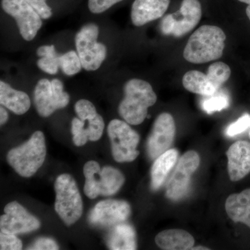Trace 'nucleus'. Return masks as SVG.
<instances>
[{
  "instance_id": "obj_1",
  "label": "nucleus",
  "mask_w": 250,
  "mask_h": 250,
  "mask_svg": "<svg viewBox=\"0 0 250 250\" xmlns=\"http://www.w3.org/2000/svg\"><path fill=\"white\" fill-rule=\"evenodd\" d=\"M226 35L216 26L203 25L189 38L184 58L195 64L205 63L220 59L225 47Z\"/></svg>"
},
{
  "instance_id": "obj_2",
  "label": "nucleus",
  "mask_w": 250,
  "mask_h": 250,
  "mask_svg": "<svg viewBox=\"0 0 250 250\" xmlns=\"http://www.w3.org/2000/svg\"><path fill=\"white\" fill-rule=\"evenodd\" d=\"M124 92L125 98L118 107L120 116L128 124H141L147 117L148 108L157 100L152 85L146 81L133 79L125 83Z\"/></svg>"
},
{
  "instance_id": "obj_3",
  "label": "nucleus",
  "mask_w": 250,
  "mask_h": 250,
  "mask_svg": "<svg viewBox=\"0 0 250 250\" xmlns=\"http://www.w3.org/2000/svg\"><path fill=\"white\" fill-rule=\"evenodd\" d=\"M46 153L45 136L42 131H37L27 142L11 149L6 159L20 176L31 177L43 164Z\"/></svg>"
},
{
  "instance_id": "obj_4",
  "label": "nucleus",
  "mask_w": 250,
  "mask_h": 250,
  "mask_svg": "<svg viewBox=\"0 0 250 250\" xmlns=\"http://www.w3.org/2000/svg\"><path fill=\"white\" fill-rule=\"evenodd\" d=\"M83 174L85 178L83 192L90 199H95L99 195H114L125 182L121 171L111 166H104L101 168L100 164L95 161H88L85 164Z\"/></svg>"
},
{
  "instance_id": "obj_5",
  "label": "nucleus",
  "mask_w": 250,
  "mask_h": 250,
  "mask_svg": "<svg viewBox=\"0 0 250 250\" xmlns=\"http://www.w3.org/2000/svg\"><path fill=\"white\" fill-rule=\"evenodd\" d=\"M54 208L67 226L77 223L83 213V202L76 182L71 175H59L54 183Z\"/></svg>"
},
{
  "instance_id": "obj_6",
  "label": "nucleus",
  "mask_w": 250,
  "mask_h": 250,
  "mask_svg": "<svg viewBox=\"0 0 250 250\" xmlns=\"http://www.w3.org/2000/svg\"><path fill=\"white\" fill-rule=\"evenodd\" d=\"M107 132L111 143L112 154L116 162H132L139 156V135L126 122L113 120L108 125Z\"/></svg>"
},
{
  "instance_id": "obj_7",
  "label": "nucleus",
  "mask_w": 250,
  "mask_h": 250,
  "mask_svg": "<svg viewBox=\"0 0 250 250\" xmlns=\"http://www.w3.org/2000/svg\"><path fill=\"white\" fill-rule=\"evenodd\" d=\"M99 28L93 23L83 26L75 37L77 54L82 67L95 71L101 66L107 54L106 46L98 42Z\"/></svg>"
},
{
  "instance_id": "obj_8",
  "label": "nucleus",
  "mask_w": 250,
  "mask_h": 250,
  "mask_svg": "<svg viewBox=\"0 0 250 250\" xmlns=\"http://www.w3.org/2000/svg\"><path fill=\"white\" fill-rule=\"evenodd\" d=\"M202 16L199 0H183L177 12L167 15L161 20L160 30L166 36L182 37L196 27Z\"/></svg>"
},
{
  "instance_id": "obj_9",
  "label": "nucleus",
  "mask_w": 250,
  "mask_h": 250,
  "mask_svg": "<svg viewBox=\"0 0 250 250\" xmlns=\"http://www.w3.org/2000/svg\"><path fill=\"white\" fill-rule=\"evenodd\" d=\"M70 102V95L63 90L60 80L47 79L39 80L34 90V104L41 117L47 118L58 109L65 108Z\"/></svg>"
},
{
  "instance_id": "obj_10",
  "label": "nucleus",
  "mask_w": 250,
  "mask_h": 250,
  "mask_svg": "<svg viewBox=\"0 0 250 250\" xmlns=\"http://www.w3.org/2000/svg\"><path fill=\"white\" fill-rule=\"evenodd\" d=\"M200 163V156L195 151H188L182 155L166 185L167 198L177 201L187 195L192 174L198 168Z\"/></svg>"
},
{
  "instance_id": "obj_11",
  "label": "nucleus",
  "mask_w": 250,
  "mask_h": 250,
  "mask_svg": "<svg viewBox=\"0 0 250 250\" xmlns=\"http://www.w3.org/2000/svg\"><path fill=\"white\" fill-rule=\"evenodd\" d=\"M3 10L17 22L20 33L25 41H32L42 27L40 15L25 0H1Z\"/></svg>"
},
{
  "instance_id": "obj_12",
  "label": "nucleus",
  "mask_w": 250,
  "mask_h": 250,
  "mask_svg": "<svg viewBox=\"0 0 250 250\" xmlns=\"http://www.w3.org/2000/svg\"><path fill=\"white\" fill-rule=\"evenodd\" d=\"M176 126L173 117L163 113L156 118L147 142L148 156L155 160L170 149L175 136Z\"/></svg>"
},
{
  "instance_id": "obj_13",
  "label": "nucleus",
  "mask_w": 250,
  "mask_h": 250,
  "mask_svg": "<svg viewBox=\"0 0 250 250\" xmlns=\"http://www.w3.org/2000/svg\"><path fill=\"white\" fill-rule=\"evenodd\" d=\"M0 218L1 232L9 234L29 233L39 229L41 223L17 202H10Z\"/></svg>"
},
{
  "instance_id": "obj_14",
  "label": "nucleus",
  "mask_w": 250,
  "mask_h": 250,
  "mask_svg": "<svg viewBox=\"0 0 250 250\" xmlns=\"http://www.w3.org/2000/svg\"><path fill=\"white\" fill-rule=\"evenodd\" d=\"M131 207L124 200H106L98 202L89 215L90 223L100 228L125 223L131 215Z\"/></svg>"
},
{
  "instance_id": "obj_15",
  "label": "nucleus",
  "mask_w": 250,
  "mask_h": 250,
  "mask_svg": "<svg viewBox=\"0 0 250 250\" xmlns=\"http://www.w3.org/2000/svg\"><path fill=\"white\" fill-rule=\"evenodd\" d=\"M228 172L232 182H238L250 173V143L237 141L229 148Z\"/></svg>"
},
{
  "instance_id": "obj_16",
  "label": "nucleus",
  "mask_w": 250,
  "mask_h": 250,
  "mask_svg": "<svg viewBox=\"0 0 250 250\" xmlns=\"http://www.w3.org/2000/svg\"><path fill=\"white\" fill-rule=\"evenodd\" d=\"M170 0H135L131 7V18L136 27L156 21L165 14Z\"/></svg>"
},
{
  "instance_id": "obj_17",
  "label": "nucleus",
  "mask_w": 250,
  "mask_h": 250,
  "mask_svg": "<svg viewBox=\"0 0 250 250\" xmlns=\"http://www.w3.org/2000/svg\"><path fill=\"white\" fill-rule=\"evenodd\" d=\"M225 209L233 222L245 224L250 228V188L229 195L225 202Z\"/></svg>"
},
{
  "instance_id": "obj_18",
  "label": "nucleus",
  "mask_w": 250,
  "mask_h": 250,
  "mask_svg": "<svg viewBox=\"0 0 250 250\" xmlns=\"http://www.w3.org/2000/svg\"><path fill=\"white\" fill-rule=\"evenodd\" d=\"M156 245L162 250H191L195 240L191 234L182 229H168L161 231L155 237Z\"/></svg>"
},
{
  "instance_id": "obj_19",
  "label": "nucleus",
  "mask_w": 250,
  "mask_h": 250,
  "mask_svg": "<svg viewBox=\"0 0 250 250\" xmlns=\"http://www.w3.org/2000/svg\"><path fill=\"white\" fill-rule=\"evenodd\" d=\"M179 152L176 149H170L154 160L151 170V187L157 190L165 182L178 159Z\"/></svg>"
},
{
  "instance_id": "obj_20",
  "label": "nucleus",
  "mask_w": 250,
  "mask_h": 250,
  "mask_svg": "<svg viewBox=\"0 0 250 250\" xmlns=\"http://www.w3.org/2000/svg\"><path fill=\"white\" fill-rule=\"evenodd\" d=\"M0 103L17 115L27 113L31 106L27 93L14 89L3 81L0 82Z\"/></svg>"
},
{
  "instance_id": "obj_21",
  "label": "nucleus",
  "mask_w": 250,
  "mask_h": 250,
  "mask_svg": "<svg viewBox=\"0 0 250 250\" xmlns=\"http://www.w3.org/2000/svg\"><path fill=\"white\" fill-rule=\"evenodd\" d=\"M107 244L110 250H134L137 249L136 234L134 228L129 224H118L108 236Z\"/></svg>"
},
{
  "instance_id": "obj_22",
  "label": "nucleus",
  "mask_w": 250,
  "mask_h": 250,
  "mask_svg": "<svg viewBox=\"0 0 250 250\" xmlns=\"http://www.w3.org/2000/svg\"><path fill=\"white\" fill-rule=\"evenodd\" d=\"M182 83L184 88L189 92L202 96H210L219 90L211 83L207 74L197 70L187 72L184 75Z\"/></svg>"
},
{
  "instance_id": "obj_23",
  "label": "nucleus",
  "mask_w": 250,
  "mask_h": 250,
  "mask_svg": "<svg viewBox=\"0 0 250 250\" xmlns=\"http://www.w3.org/2000/svg\"><path fill=\"white\" fill-rule=\"evenodd\" d=\"M37 55L41 58L37 62V65L42 71L55 75L58 72L59 57L54 45L41 46L37 49Z\"/></svg>"
},
{
  "instance_id": "obj_24",
  "label": "nucleus",
  "mask_w": 250,
  "mask_h": 250,
  "mask_svg": "<svg viewBox=\"0 0 250 250\" xmlns=\"http://www.w3.org/2000/svg\"><path fill=\"white\" fill-rule=\"evenodd\" d=\"M219 90L213 95L205 96V98L202 100V109L208 114L222 111L228 108L229 105V98L228 94L225 91Z\"/></svg>"
},
{
  "instance_id": "obj_25",
  "label": "nucleus",
  "mask_w": 250,
  "mask_h": 250,
  "mask_svg": "<svg viewBox=\"0 0 250 250\" xmlns=\"http://www.w3.org/2000/svg\"><path fill=\"white\" fill-rule=\"evenodd\" d=\"M231 73V69L228 64L220 62L212 63L208 67L207 74L215 88L220 90L222 85L228 82Z\"/></svg>"
},
{
  "instance_id": "obj_26",
  "label": "nucleus",
  "mask_w": 250,
  "mask_h": 250,
  "mask_svg": "<svg viewBox=\"0 0 250 250\" xmlns=\"http://www.w3.org/2000/svg\"><path fill=\"white\" fill-rule=\"evenodd\" d=\"M59 65L64 74L68 76L76 75L83 67L80 57L75 51H69L64 54H60Z\"/></svg>"
},
{
  "instance_id": "obj_27",
  "label": "nucleus",
  "mask_w": 250,
  "mask_h": 250,
  "mask_svg": "<svg viewBox=\"0 0 250 250\" xmlns=\"http://www.w3.org/2000/svg\"><path fill=\"white\" fill-rule=\"evenodd\" d=\"M71 132L73 135V143L77 147H82L88 142V138L85 129V121L79 118L72 121Z\"/></svg>"
},
{
  "instance_id": "obj_28",
  "label": "nucleus",
  "mask_w": 250,
  "mask_h": 250,
  "mask_svg": "<svg viewBox=\"0 0 250 250\" xmlns=\"http://www.w3.org/2000/svg\"><path fill=\"white\" fill-rule=\"evenodd\" d=\"M250 128V115L248 113L242 116L234 123L229 125L225 130V134L228 137H233L244 132Z\"/></svg>"
},
{
  "instance_id": "obj_29",
  "label": "nucleus",
  "mask_w": 250,
  "mask_h": 250,
  "mask_svg": "<svg viewBox=\"0 0 250 250\" xmlns=\"http://www.w3.org/2000/svg\"><path fill=\"white\" fill-rule=\"evenodd\" d=\"M75 110L79 118L83 121L98 114L93 104L86 100H79L75 104Z\"/></svg>"
},
{
  "instance_id": "obj_30",
  "label": "nucleus",
  "mask_w": 250,
  "mask_h": 250,
  "mask_svg": "<svg viewBox=\"0 0 250 250\" xmlns=\"http://www.w3.org/2000/svg\"><path fill=\"white\" fill-rule=\"evenodd\" d=\"M22 249V243L16 234L0 233V250H20Z\"/></svg>"
},
{
  "instance_id": "obj_31",
  "label": "nucleus",
  "mask_w": 250,
  "mask_h": 250,
  "mask_svg": "<svg viewBox=\"0 0 250 250\" xmlns=\"http://www.w3.org/2000/svg\"><path fill=\"white\" fill-rule=\"evenodd\" d=\"M122 1L123 0H88V8L93 14H102Z\"/></svg>"
},
{
  "instance_id": "obj_32",
  "label": "nucleus",
  "mask_w": 250,
  "mask_h": 250,
  "mask_svg": "<svg viewBox=\"0 0 250 250\" xmlns=\"http://www.w3.org/2000/svg\"><path fill=\"white\" fill-rule=\"evenodd\" d=\"M31 5L42 19H48L52 15V9L46 3L45 0H25Z\"/></svg>"
},
{
  "instance_id": "obj_33",
  "label": "nucleus",
  "mask_w": 250,
  "mask_h": 250,
  "mask_svg": "<svg viewBox=\"0 0 250 250\" xmlns=\"http://www.w3.org/2000/svg\"><path fill=\"white\" fill-rule=\"evenodd\" d=\"M59 249L57 243L54 240L49 238H40L30 246L28 247L27 250H57Z\"/></svg>"
},
{
  "instance_id": "obj_34",
  "label": "nucleus",
  "mask_w": 250,
  "mask_h": 250,
  "mask_svg": "<svg viewBox=\"0 0 250 250\" xmlns=\"http://www.w3.org/2000/svg\"><path fill=\"white\" fill-rule=\"evenodd\" d=\"M9 119V114L7 111L2 106L0 108V124L4 125Z\"/></svg>"
},
{
  "instance_id": "obj_35",
  "label": "nucleus",
  "mask_w": 250,
  "mask_h": 250,
  "mask_svg": "<svg viewBox=\"0 0 250 250\" xmlns=\"http://www.w3.org/2000/svg\"><path fill=\"white\" fill-rule=\"evenodd\" d=\"M191 250H208L209 249H208V248H206V247L198 246V247H196V248H193V247H192Z\"/></svg>"
},
{
  "instance_id": "obj_36",
  "label": "nucleus",
  "mask_w": 250,
  "mask_h": 250,
  "mask_svg": "<svg viewBox=\"0 0 250 250\" xmlns=\"http://www.w3.org/2000/svg\"><path fill=\"white\" fill-rule=\"evenodd\" d=\"M246 14L250 21V6H249V5H248V6L246 9Z\"/></svg>"
},
{
  "instance_id": "obj_37",
  "label": "nucleus",
  "mask_w": 250,
  "mask_h": 250,
  "mask_svg": "<svg viewBox=\"0 0 250 250\" xmlns=\"http://www.w3.org/2000/svg\"><path fill=\"white\" fill-rule=\"evenodd\" d=\"M238 1H241V2L245 3V4H247L250 6V0H238Z\"/></svg>"
},
{
  "instance_id": "obj_38",
  "label": "nucleus",
  "mask_w": 250,
  "mask_h": 250,
  "mask_svg": "<svg viewBox=\"0 0 250 250\" xmlns=\"http://www.w3.org/2000/svg\"><path fill=\"white\" fill-rule=\"evenodd\" d=\"M249 136H250V132H249Z\"/></svg>"
}]
</instances>
